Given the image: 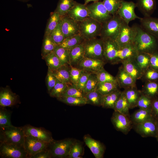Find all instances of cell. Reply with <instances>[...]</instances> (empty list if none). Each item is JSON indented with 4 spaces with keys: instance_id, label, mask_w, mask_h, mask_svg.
I'll list each match as a JSON object with an SVG mask.
<instances>
[{
    "instance_id": "e575fe53",
    "label": "cell",
    "mask_w": 158,
    "mask_h": 158,
    "mask_svg": "<svg viewBox=\"0 0 158 158\" xmlns=\"http://www.w3.org/2000/svg\"><path fill=\"white\" fill-rule=\"evenodd\" d=\"M135 59L143 73L150 67V56L149 54L138 52Z\"/></svg>"
},
{
    "instance_id": "b9f144b4",
    "label": "cell",
    "mask_w": 158,
    "mask_h": 158,
    "mask_svg": "<svg viewBox=\"0 0 158 158\" xmlns=\"http://www.w3.org/2000/svg\"><path fill=\"white\" fill-rule=\"evenodd\" d=\"M54 52L63 65H70V57L68 50L64 48L60 45H56Z\"/></svg>"
},
{
    "instance_id": "484cf974",
    "label": "cell",
    "mask_w": 158,
    "mask_h": 158,
    "mask_svg": "<svg viewBox=\"0 0 158 158\" xmlns=\"http://www.w3.org/2000/svg\"><path fill=\"white\" fill-rule=\"evenodd\" d=\"M70 69L71 66L68 64L63 65L55 70L48 69L59 80L68 85L73 84L70 79Z\"/></svg>"
},
{
    "instance_id": "7c38bea8",
    "label": "cell",
    "mask_w": 158,
    "mask_h": 158,
    "mask_svg": "<svg viewBox=\"0 0 158 158\" xmlns=\"http://www.w3.org/2000/svg\"><path fill=\"white\" fill-rule=\"evenodd\" d=\"M133 126L135 131L142 137H156L157 132V121L154 117L133 125Z\"/></svg>"
},
{
    "instance_id": "681fc988",
    "label": "cell",
    "mask_w": 158,
    "mask_h": 158,
    "mask_svg": "<svg viewBox=\"0 0 158 158\" xmlns=\"http://www.w3.org/2000/svg\"><path fill=\"white\" fill-rule=\"evenodd\" d=\"M99 82L117 83L116 77L109 73L103 68L96 73Z\"/></svg>"
},
{
    "instance_id": "9f6ffc18",
    "label": "cell",
    "mask_w": 158,
    "mask_h": 158,
    "mask_svg": "<svg viewBox=\"0 0 158 158\" xmlns=\"http://www.w3.org/2000/svg\"><path fill=\"white\" fill-rule=\"evenodd\" d=\"M92 73L84 71L76 85L77 88L82 91L83 90L90 75Z\"/></svg>"
},
{
    "instance_id": "7dc6e473",
    "label": "cell",
    "mask_w": 158,
    "mask_h": 158,
    "mask_svg": "<svg viewBox=\"0 0 158 158\" xmlns=\"http://www.w3.org/2000/svg\"><path fill=\"white\" fill-rule=\"evenodd\" d=\"M102 2L109 13L114 16L116 13L121 6V0H103Z\"/></svg>"
},
{
    "instance_id": "e7e4bbea",
    "label": "cell",
    "mask_w": 158,
    "mask_h": 158,
    "mask_svg": "<svg viewBox=\"0 0 158 158\" xmlns=\"http://www.w3.org/2000/svg\"><path fill=\"white\" fill-rule=\"evenodd\" d=\"M157 97H158V96H157Z\"/></svg>"
},
{
    "instance_id": "5b68a950",
    "label": "cell",
    "mask_w": 158,
    "mask_h": 158,
    "mask_svg": "<svg viewBox=\"0 0 158 158\" xmlns=\"http://www.w3.org/2000/svg\"><path fill=\"white\" fill-rule=\"evenodd\" d=\"M85 57L105 61L104 56L103 40L97 37L84 40Z\"/></svg>"
},
{
    "instance_id": "ffe728a7",
    "label": "cell",
    "mask_w": 158,
    "mask_h": 158,
    "mask_svg": "<svg viewBox=\"0 0 158 158\" xmlns=\"http://www.w3.org/2000/svg\"><path fill=\"white\" fill-rule=\"evenodd\" d=\"M118 86L126 89L136 86V80L129 74L122 66L120 67L116 77Z\"/></svg>"
},
{
    "instance_id": "30bf717a",
    "label": "cell",
    "mask_w": 158,
    "mask_h": 158,
    "mask_svg": "<svg viewBox=\"0 0 158 158\" xmlns=\"http://www.w3.org/2000/svg\"><path fill=\"white\" fill-rule=\"evenodd\" d=\"M111 121L115 129L125 134H127L133 127L130 116L117 111H114Z\"/></svg>"
},
{
    "instance_id": "e0dca14e",
    "label": "cell",
    "mask_w": 158,
    "mask_h": 158,
    "mask_svg": "<svg viewBox=\"0 0 158 158\" xmlns=\"http://www.w3.org/2000/svg\"><path fill=\"white\" fill-rule=\"evenodd\" d=\"M105 61L84 57L76 67L84 71L96 73L104 68Z\"/></svg>"
},
{
    "instance_id": "4fadbf2b",
    "label": "cell",
    "mask_w": 158,
    "mask_h": 158,
    "mask_svg": "<svg viewBox=\"0 0 158 158\" xmlns=\"http://www.w3.org/2000/svg\"><path fill=\"white\" fill-rule=\"evenodd\" d=\"M136 7V3L133 1L121 0V6L116 14L128 25L130 22L133 20L141 18L138 16L135 12V9Z\"/></svg>"
},
{
    "instance_id": "9c48e42d",
    "label": "cell",
    "mask_w": 158,
    "mask_h": 158,
    "mask_svg": "<svg viewBox=\"0 0 158 158\" xmlns=\"http://www.w3.org/2000/svg\"><path fill=\"white\" fill-rule=\"evenodd\" d=\"M49 144L33 137L25 135L23 147L28 158H31L37 153L47 150Z\"/></svg>"
},
{
    "instance_id": "91938a15",
    "label": "cell",
    "mask_w": 158,
    "mask_h": 158,
    "mask_svg": "<svg viewBox=\"0 0 158 158\" xmlns=\"http://www.w3.org/2000/svg\"><path fill=\"white\" fill-rule=\"evenodd\" d=\"M51 155L48 149L40 151L32 156L31 158H51Z\"/></svg>"
},
{
    "instance_id": "bcb514c9",
    "label": "cell",
    "mask_w": 158,
    "mask_h": 158,
    "mask_svg": "<svg viewBox=\"0 0 158 158\" xmlns=\"http://www.w3.org/2000/svg\"><path fill=\"white\" fill-rule=\"evenodd\" d=\"M11 112L5 108L1 107L0 109V128L12 125L11 123Z\"/></svg>"
},
{
    "instance_id": "c3c4849f",
    "label": "cell",
    "mask_w": 158,
    "mask_h": 158,
    "mask_svg": "<svg viewBox=\"0 0 158 158\" xmlns=\"http://www.w3.org/2000/svg\"><path fill=\"white\" fill-rule=\"evenodd\" d=\"M83 149L81 143L79 141H74L72 145L69 155L68 158H81Z\"/></svg>"
},
{
    "instance_id": "7a4b0ae2",
    "label": "cell",
    "mask_w": 158,
    "mask_h": 158,
    "mask_svg": "<svg viewBox=\"0 0 158 158\" xmlns=\"http://www.w3.org/2000/svg\"><path fill=\"white\" fill-rule=\"evenodd\" d=\"M25 136L23 127L12 125L0 128V143L14 144L23 147Z\"/></svg>"
},
{
    "instance_id": "603a6c76",
    "label": "cell",
    "mask_w": 158,
    "mask_h": 158,
    "mask_svg": "<svg viewBox=\"0 0 158 158\" xmlns=\"http://www.w3.org/2000/svg\"><path fill=\"white\" fill-rule=\"evenodd\" d=\"M138 52L133 43L119 48L116 55L117 63L127 59L135 58Z\"/></svg>"
},
{
    "instance_id": "f35d334b",
    "label": "cell",
    "mask_w": 158,
    "mask_h": 158,
    "mask_svg": "<svg viewBox=\"0 0 158 158\" xmlns=\"http://www.w3.org/2000/svg\"><path fill=\"white\" fill-rule=\"evenodd\" d=\"M57 99L64 103L71 106H82L87 104V99L85 97H62Z\"/></svg>"
},
{
    "instance_id": "680465c9",
    "label": "cell",
    "mask_w": 158,
    "mask_h": 158,
    "mask_svg": "<svg viewBox=\"0 0 158 158\" xmlns=\"http://www.w3.org/2000/svg\"><path fill=\"white\" fill-rule=\"evenodd\" d=\"M151 109L153 117L158 118V97L152 99Z\"/></svg>"
},
{
    "instance_id": "6da1fadb",
    "label": "cell",
    "mask_w": 158,
    "mask_h": 158,
    "mask_svg": "<svg viewBox=\"0 0 158 158\" xmlns=\"http://www.w3.org/2000/svg\"><path fill=\"white\" fill-rule=\"evenodd\" d=\"M137 29L133 44L138 51L151 54L157 51V38L137 25Z\"/></svg>"
},
{
    "instance_id": "7402d4cb",
    "label": "cell",
    "mask_w": 158,
    "mask_h": 158,
    "mask_svg": "<svg viewBox=\"0 0 158 158\" xmlns=\"http://www.w3.org/2000/svg\"><path fill=\"white\" fill-rule=\"evenodd\" d=\"M18 95L8 88L1 89L0 92V105L1 107H11L18 102Z\"/></svg>"
},
{
    "instance_id": "6f0895ef",
    "label": "cell",
    "mask_w": 158,
    "mask_h": 158,
    "mask_svg": "<svg viewBox=\"0 0 158 158\" xmlns=\"http://www.w3.org/2000/svg\"><path fill=\"white\" fill-rule=\"evenodd\" d=\"M149 54L150 56V67L153 69L158 71V51Z\"/></svg>"
},
{
    "instance_id": "d590c367",
    "label": "cell",
    "mask_w": 158,
    "mask_h": 158,
    "mask_svg": "<svg viewBox=\"0 0 158 158\" xmlns=\"http://www.w3.org/2000/svg\"><path fill=\"white\" fill-rule=\"evenodd\" d=\"M61 16L54 11L51 15L46 28L44 36L50 35L57 26L61 19Z\"/></svg>"
},
{
    "instance_id": "f907efd6",
    "label": "cell",
    "mask_w": 158,
    "mask_h": 158,
    "mask_svg": "<svg viewBox=\"0 0 158 158\" xmlns=\"http://www.w3.org/2000/svg\"><path fill=\"white\" fill-rule=\"evenodd\" d=\"M85 97V94L77 88L76 85L72 84L68 86L67 89L61 97Z\"/></svg>"
},
{
    "instance_id": "d6a6232c",
    "label": "cell",
    "mask_w": 158,
    "mask_h": 158,
    "mask_svg": "<svg viewBox=\"0 0 158 158\" xmlns=\"http://www.w3.org/2000/svg\"><path fill=\"white\" fill-rule=\"evenodd\" d=\"M76 2L74 0H59L55 11L61 17L65 16Z\"/></svg>"
},
{
    "instance_id": "ba28073f",
    "label": "cell",
    "mask_w": 158,
    "mask_h": 158,
    "mask_svg": "<svg viewBox=\"0 0 158 158\" xmlns=\"http://www.w3.org/2000/svg\"><path fill=\"white\" fill-rule=\"evenodd\" d=\"M86 6L89 11V17L102 24L110 19L113 16L107 9L103 2H95Z\"/></svg>"
},
{
    "instance_id": "f1b7e54d",
    "label": "cell",
    "mask_w": 158,
    "mask_h": 158,
    "mask_svg": "<svg viewBox=\"0 0 158 158\" xmlns=\"http://www.w3.org/2000/svg\"><path fill=\"white\" fill-rule=\"evenodd\" d=\"M123 92L129 103L130 109L136 107L138 101L142 94L141 91L138 90L135 86L125 89Z\"/></svg>"
},
{
    "instance_id": "ac0fdd59",
    "label": "cell",
    "mask_w": 158,
    "mask_h": 158,
    "mask_svg": "<svg viewBox=\"0 0 158 158\" xmlns=\"http://www.w3.org/2000/svg\"><path fill=\"white\" fill-rule=\"evenodd\" d=\"M89 13L86 5L76 2L66 15L78 22H80L89 17Z\"/></svg>"
},
{
    "instance_id": "277c9868",
    "label": "cell",
    "mask_w": 158,
    "mask_h": 158,
    "mask_svg": "<svg viewBox=\"0 0 158 158\" xmlns=\"http://www.w3.org/2000/svg\"><path fill=\"white\" fill-rule=\"evenodd\" d=\"M102 24L90 17L80 22L79 34L84 40L100 36Z\"/></svg>"
},
{
    "instance_id": "cb8c5ba5",
    "label": "cell",
    "mask_w": 158,
    "mask_h": 158,
    "mask_svg": "<svg viewBox=\"0 0 158 158\" xmlns=\"http://www.w3.org/2000/svg\"><path fill=\"white\" fill-rule=\"evenodd\" d=\"M140 20L144 30L158 38V18L144 16Z\"/></svg>"
},
{
    "instance_id": "5bb4252c",
    "label": "cell",
    "mask_w": 158,
    "mask_h": 158,
    "mask_svg": "<svg viewBox=\"0 0 158 158\" xmlns=\"http://www.w3.org/2000/svg\"><path fill=\"white\" fill-rule=\"evenodd\" d=\"M23 128L25 135L31 136L48 143L54 140L51 132L44 128L36 127L29 124Z\"/></svg>"
},
{
    "instance_id": "6125c7cd",
    "label": "cell",
    "mask_w": 158,
    "mask_h": 158,
    "mask_svg": "<svg viewBox=\"0 0 158 158\" xmlns=\"http://www.w3.org/2000/svg\"><path fill=\"white\" fill-rule=\"evenodd\" d=\"M157 121V132L156 138L158 140V118L156 119Z\"/></svg>"
},
{
    "instance_id": "4316f807",
    "label": "cell",
    "mask_w": 158,
    "mask_h": 158,
    "mask_svg": "<svg viewBox=\"0 0 158 158\" xmlns=\"http://www.w3.org/2000/svg\"><path fill=\"white\" fill-rule=\"evenodd\" d=\"M136 6L144 16H150L156 6L155 0H136Z\"/></svg>"
},
{
    "instance_id": "4dcf8cb0",
    "label": "cell",
    "mask_w": 158,
    "mask_h": 158,
    "mask_svg": "<svg viewBox=\"0 0 158 158\" xmlns=\"http://www.w3.org/2000/svg\"><path fill=\"white\" fill-rule=\"evenodd\" d=\"M130 105L123 92H121L119 98L116 101L114 110L124 114L130 116Z\"/></svg>"
},
{
    "instance_id": "1f68e13d",
    "label": "cell",
    "mask_w": 158,
    "mask_h": 158,
    "mask_svg": "<svg viewBox=\"0 0 158 158\" xmlns=\"http://www.w3.org/2000/svg\"><path fill=\"white\" fill-rule=\"evenodd\" d=\"M141 92L152 99L158 96V81L157 80L147 81Z\"/></svg>"
},
{
    "instance_id": "8fae6325",
    "label": "cell",
    "mask_w": 158,
    "mask_h": 158,
    "mask_svg": "<svg viewBox=\"0 0 158 158\" xmlns=\"http://www.w3.org/2000/svg\"><path fill=\"white\" fill-rule=\"evenodd\" d=\"M0 156L3 158H28L23 146L7 143H0Z\"/></svg>"
},
{
    "instance_id": "db71d44e",
    "label": "cell",
    "mask_w": 158,
    "mask_h": 158,
    "mask_svg": "<svg viewBox=\"0 0 158 158\" xmlns=\"http://www.w3.org/2000/svg\"><path fill=\"white\" fill-rule=\"evenodd\" d=\"M57 79L48 69L46 77V84L48 92L49 94L55 86Z\"/></svg>"
},
{
    "instance_id": "9a60e30c",
    "label": "cell",
    "mask_w": 158,
    "mask_h": 158,
    "mask_svg": "<svg viewBox=\"0 0 158 158\" xmlns=\"http://www.w3.org/2000/svg\"><path fill=\"white\" fill-rule=\"evenodd\" d=\"M61 28L65 38L79 34L80 22L66 15L61 17Z\"/></svg>"
},
{
    "instance_id": "d4e9b609",
    "label": "cell",
    "mask_w": 158,
    "mask_h": 158,
    "mask_svg": "<svg viewBox=\"0 0 158 158\" xmlns=\"http://www.w3.org/2000/svg\"><path fill=\"white\" fill-rule=\"evenodd\" d=\"M68 51L70 65L76 67L85 57V48L83 42L69 50Z\"/></svg>"
},
{
    "instance_id": "ee69618b",
    "label": "cell",
    "mask_w": 158,
    "mask_h": 158,
    "mask_svg": "<svg viewBox=\"0 0 158 158\" xmlns=\"http://www.w3.org/2000/svg\"><path fill=\"white\" fill-rule=\"evenodd\" d=\"M61 19L57 26L52 32L50 36L56 45H60L65 39L61 28Z\"/></svg>"
},
{
    "instance_id": "816d5d0a",
    "label": "cell",
    "mask_w": 158,
    "mask_h": 158,
    "mask_svg": "<svg viewBox=\"0 0 158 158\" xmlns=\"http://www.w3.org/2000/svg\"><path fill=\"white\" fill-rule=\"evenodd\" d=\"M152 99L142 93L139 97L136 105L140 109H151Z\"/></svg>"
},
{
    "instance_id": "f5cc1de1",
    "label": "cell",
    "mask_w": 158,
    "mask_h": 158,
    "mask_svg": "<svg viewBox=\"0 0 158 158\" xmlns=\"http://www.w3.org/2000/svg\"><path fill=\"white\" fill-rule=\"evenodd\" d=\"M83 71H84L79 68L71 66L70 79L71 82L73 84L76 85Z\"/></svg>"
},
{
    "instance_id": "60d3db41",
    "label": "cell",
    "mask_w": 158,
    "mask_h": 158,
    "mask_svg": "<svg viewBox=\"0 0 158 158\" xmlns=\"http://www.w3.org/2000/svg\"><path fill=\"white\" fill-rule=\"evenodd\" d=\"M87 101V104L101 106L103 95L96 89L89 92L85 95Z\"/></svg>"
},
{
    "instance_id": "f6af8a7d",
    "label": "cell",
    "mask_w": 158,
    "mask_h": 158,
    "mask_svg": "<svg viewBox=\"0 0 158 158\" xmlns=\"http://www.w3.org/2000/svg\"><path fill=\"white\" fill-rule=\"evenodd\" d=\"M68 85L60 82L57 79L55 86L49 94L50 95L56 98L61 97L66 90Z\"/></svg>"
},
{
    "instance_id": "d6986e66",
    "label": "cell",
    "mask_w": 158,
    "mask_h": 158,
    "mask_svg": "<svg viewBox=\"0 0 158 158\" xmlns=\"http://www.w3.org/2000/svg\"><path fill=\"white\" fill-rule=\"evenodd\" d=\"M121 63L124 70L136 80L142 78L143 73L135 58L127 59Z\"/></svg>"
},
{
    "instance_id": "74e56055",
    "label": "cell",
    "mask_w": 158,
    "mask_h": 158,
    "mask_svg": "<svg viewBox=\"0 0 158 158\" xmlns=\"http://www.w3.org/2000/svg\"><path fill=\"white\" fill-rule=\"evenodd\" d=\"M117 83L112 82H99L97 90L102 95H108L118 89Z\"/></svg>"
},
{
    "instance_id": "11a10c76",
    "label": "cell",
    "mask_w": 158,
    "mask_h": 158,
    "mask_svg": "<svg viewBox=\"0 0 158 158\" xmlns=\"http://www.w3.org/2000/svg\"><path fill=\"white\" fill-rule=\"evenodd\" d=\"M147 81H155L158 80V71L150 67L143 73L142 78Z\"/></svg>"
},
{
    "instance_id": "52a82bcc",
    "label": "cell",
    "mask_w": 158,
    "mask_h": 158,
    "mask_svg": "<svg viewBox=\"0 0 158 158\" xmlns=\"http://www.w3.org/2000/svg\"><path fill=\"white\" fill-rule=\"evenodd\" d=\"M137 32V25L130 27L124 21L115 41L119 48L133 43Z\"/></svg>"
},
{
    "instance_id": "ab89813d",
    "label": "cell",
    "mask_w": 158,
    "mask_h": 158,
    "mask_svg": "<svg viewBox=\"0 0 158 158\" xmlns=\"http://www.w3.org/2000/svg\"><path fill=\"white\" fill-rule=\"evenodd\" d=\"M43 59L45 60L48 69L51 70H56L63 65L54 51L46 55Z\"/></svg>"
},
{
    "instance_id": "7bdbcfd3",
    "label": "cell",
    "mask_w": 158,
    "mask_h": 158,
    "mask_svg": "<svg viewBox=\"0 0 158 158\" xmlns=\"http://www.w3.org/2000/svg\"><path fill=\"white\" fill-rule=\"evenodd\" d=\"M99 83L95 73H91L90 75L87 82L83 90L85 94L96 89Z\"/></svg>"
},
{
    "instance_id": "3957f363",
    "label": "cell",
    "mask_w": 158,
    "mask_h": 158,
    "mask_svg": "<svg viewBox=\"0 0 158 158\" xmlns=\"http://www.w3.org/2000/svg\"><path fill=\"white\" fill-rule=\"evenodd\" d=\"M116 14L102 25L100 36L103 40L110 39L115 41L124 22Z\"/></svg>"
},
{
    "instance_id": "be15d7a7",
    "label": "cell",
    "mask_w": 158,
    "mask_h": 158,
    "mask_svg": "<svg viewBox=\"0 0 158 158\" xmlns=\"http://www.w3.org/2000/svg\"><path fill=\"white\" fill-rule=\"evenodd\" d=\"M18 0L21 1H22L25 2V1H27L30 0Z\"/></svg>"
},
{
    "instance_id": "94428289",
    "label": "cell",
    "mask_w": 158,
    "mask_h": 158,
    "mask_svg": "<svg viewBox=\"0 0 158 158\" xmlns=\"http://www.w3.org/2000/svg\"><path fill=\"white\" fill-rule=\"evenodd\" d=\"M99 0H85L84 4L87 5L91 1L96 2L98 1Z\"/></svg>"
},
{
    "instance_id": "2e32d148",
    "label": "cell",
    "mask_w": 158,
    "mask_h": 158,
    "mask_svg": "<svg viewBox=\"0 0 158 158\" xmlns=\"http://www.w3.org/2000/svg\"><path fill=\"white\" fill-rule=\"evenodd\" d=\"M103 40L104 56L106 61L113 64L117 63L116 55L119 49L115 41Z\"/></svg>"
},
{
    "instance_id": "44dd1931",
    "label": "cell",
    "mask_w": 158,
    "mask_h": 158,
    "mask_svg": "<svg viewBox=\"0 0 158 158\" xmlns=\"http://www.w3.org/2000/svg\"><path fill=\"white\" fill-rule=\"evenodd\" d=\"M84 140L96 158H102L104 152V145L99 141L88 135L84 136Z\"/></svg>"
},
{
    "instance_id": "f546056e",
    "label": "cell",
    "mask_w": 158,
    "mask_h": 158,
    "mask_svg": "<svg viewBox=\"0 0 158 158\" xmlns=\"http://www.w3.org/2000/svg\"><path fill=\"white\" fill-rule=\"evenodd\" d=\"M121 92L118 89L106 95L103 96L101 106L114 109L116 103Z\"/></svg>"
},
{
    "instance_id": "8d00e7d4",
    "label": "cell",
    "mask_w": 158,
    "mask_h": 158,
    "mask_svg": "<svg viewBox=\"0 0 158 158\" xmlns=\"http://www.w3.org/2000/svg\"><path fill=\"white\" fill-rule=\"evenodd\" d=\"M56 45L50 35L44 36L41 51L42 58L43 59L46 55L53 52Z\"/></svg>"
},
{
    "instance_id": "83f0119b",
    "label": "cell",
    "mask_w": 158,
    "mask_h": 158,
    "mask_svg": "<svg viewBox=\"0 0 158 158\" xmlns=\"http://www.w3.org/2000/svg\"><path fill=\"white\" fill-rule=\"evenodd\" d=\"M153 117L151 109L140 108L130 116L133 125L140 123Z\"/></svg>"
},
{
    "instance_id": "8992f818",
    "label": "cell",
    "mask_w": 158,
    "mask_h": 158,
    "mask_svg": "<svg viewBox=\"0 0 158 158\" xmlns=\"http://www.w3.org/2000/svg\"><path fill=\"white\" fill-rule=\"evenodd\" d=\"M74 141L71 139L55 140L49 144L48 149L51 158H67Z\"/></svg>"
},
{
    "instance_id": "836d02e7",
    "label": "cell",
    "mask_w": 158,
    "mask_h": 158,
    "mask_svg": "<svg viewBox=\"0 0 158 158\" xmlns=\"http://www.w3.org/2000/svg\"><path fill=\"white\" fill-rule=\"evenodd\" d=\"M84 40L80 35L78 34L65 38L60 45L69 50L81 43Z\"/></svg>"
}]
</instances>
